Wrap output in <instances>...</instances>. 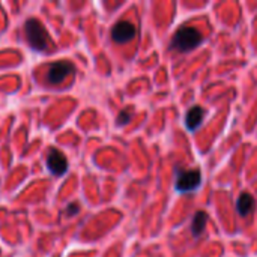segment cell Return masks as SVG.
<instances>
[{
	"label": "cell",
	"mask_w": 257,
	"mask_h": 257,
	"mask_svg": "<svg viewBox=\"0 0 257 257\" xmlns=\"http://www.w3.org/2000/svg\"><path fill=\"white\" fill-rule=\"evenodd\" d=\"M202 41L203 38L197 29H194L191 26H185V27H180L175 33L170 47L180 53H185V51H191L194 48H197V45H200Z\"/></svg>",
	"instance_id": "cell-1"
},
{
	"label": "cell",
	"mask_w": 257,
	"mask_h": 257,
	"mask_svg": "<svg viewBox=\"0 0 257 257\" xmlns=\"http://www.w3.org/2000/svg\"><path fill=\"white\" fill-rule=\"evenodd\" d=\"M24 35L27 42L30 44V47L36 51H45L48 48V33L47 30L44 29V26L35 20V18H30L26 21L24 24Z\"/></svg>",
	"instance_id": "cell-2"
},
{
	"label": "cell",
	"mask_w": 257,
	"mask_h": 257,
	"mask_svg": "<svg viewBox=\"0 0 257 257\" xmlns=\"http://www.w3.org/2000/svg\"><path fill=\"white\" fill-rule=\"evenodd\" d=\"M202 185V172L199 169H176V191L193 193Z\"/></svg>",
	"instance_id": "cell-3"
},
{
	"label": "cell",
	"mask_w": 257,
	"mask_h": 257,
	"mask_svg": "<svg viewBox=\"0 0 257 257\" xmlns=\"http://www.w3.org/2000/svg\"><path fill=\"white\" fill-rule=\"evenodd\" d=\"M74 71V65L68 60H60V62L51 64L47 71V81L50 84H60L68 75Z\"/></svg>",
	"instance_id": "cell-4"
},
{
	"label": "cell",
	"mask_w": 257,
	"mask_h": 257,
	"mask_svg": "<svg viewBox=\"0 0 257 257\" xmlns=\"http://www.w3.org/2000/svg\"><path fill=\"white\" fill-rule=\"evenodd\" d=\"M47 167L53 175L62 176L68 170V161L62 152H59L57 149L51 147L48 150V155H47Z\"/></svg>",
	"instance_id": "cell-5"
},
{
	"label": "cell",
	"mask_w": 257,
	"mask_h": 257,
	"mask_svg": "<svg viewBox=\"0 0 257 257\" xmlns=\"http://www.w3.org/2000/svg\"><path fill=\"white\" fill-rule=\"evenodd\" d=\"M135 36V27L129 21H119L112 29V38L117 44H125Z\"/></svg>",
	"instance_id": "cell-6"
},
{
	"label": "cell",
	"mask_w": 257,
	"mask_h": 257,
	"mask_svg": "<svg viewBox=\"0 0 257 257\" xmlns=\"http://www.w3.org/2000/svg\"><path fill=\"white\" fill-rule=\"evenodd\" d=\"M206 112L200 107V105H194L191 107L187 114H185V127L188 131H195L197 128H200V125L203 124Z\"/></svg>",
	"instance_id": "cell-7"
},
{
	"label": "cell",
	"mask_w": 257,
	"mask_h": 257,
	"mask_svg": "<svg viewBox=\"0 0 257 257\" xmlns=\"http://www.w3.org/2000/svg\"><path fill=\"white\" fill-rule=\"evenodd\" d=\"M254 208H256V200L251 194L244 193L239 195V199L236 202V210L241 217H248L254 210Z\"/></svg>",
	"instance_id": "cell-8"
},
{
	"label": "cell",
	"mask_w": 257,
	"mask_h": 257,
	"mask_svg": "<svg viewBox=\"0 0 257 257\" xmlns=\"http://www.w3.org/2000/svg\"><path fill=\"white\" fill-rule=\"evenodd\" d=\"M206 223H208V215L203 210H199V212L194 214V218H193V224H191V232H193V236L197 238L203 233L205 227H206Z\"/></svg>",
	"instance_id": "cell-9"
},
{
	"label": "cell",
	"mask_w": 257,
	"mask_h": 257,
	"mask_svg": "<svg viewBox=\"0 0 257 257\" xmlns=\"http://www.w3.org/2000/svg\"><path fill=\"white\" fill-rule=\"evenodd\" d=\"M131 117H132V110H131V109L122 110V112L119 113V116H117V125L122 127V125L128 124L129 120H131Z\"/></svg>",
	"instance_id": "cell-10"
},
{
	"label": "cell",
	"mask_w": 257,
	"mask_h": 257,
	"mask_svg": "<svg viewBox=\"0 0 257 257\" xmlns=\"http://www.w3.org/2000/svg\"><path fill=\"white\" fill-rule=\"evenodd\" d=\"M80 210V208H79V205H75V203H72L71 206H68V209H66V214L68 215H75Z\"/></svg>",
	"instance_id": "cell-11"
}]
</instances>
